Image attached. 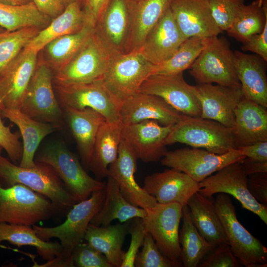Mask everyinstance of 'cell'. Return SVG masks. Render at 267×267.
<instances>
[{"label":"cell","instance_id":"cell-1","mask_svg":"<svg viewBox=\"0 0 267 267\" xmlns=\"http://www.w3.org/2000/svg\"><path fill=\"white\" fill-rule=\"evenodd\" d=\"M0 181L6 186L20 183L48 198L60 210L78 202L49 165L36 162L31 168L17 166L0 156Z\"/></svg>","mask_w":267,"mask_h":267},{"label":"cell","instance_id":"cell-2","mask_svg":"<svg viewBox=\"0 0 267 267\" xmlns=\"http://www.w3.org/2000/svg\"><path fill=\"white\" fill-rule=\"evenodd\" d=\"M105 189L94 191L88 199L75 204L61 224L51 227L32 226L37 235L43 240L48 241L52 238L59 240L63 252L56 258L67 267H74L72 252L84 240L91 219L101 207L105 198Z\"/></svg>","mask_w":267,"mask_h":267},{"label":"cell","instance_id":"cell-3","mask_svg":"<svg viewBox=\"0 0 267 267\" xmlns=\"http://www.w3.org/2000/svg\"><path fill=\"white\" fill-rule=\"evenodd\" d=\"M176 143L205 149L216 154L237 149L233 129L214 120L184 114L164 141L166 146Z\"/></svg>","mask_w":267,"mask_h":267},{"label":"cell","instance_id":"cell-4","mask_svg":"<svg viewBox=\"0 0 267 267\" xmlns=\"http://www.w3.org/2000/svg\"><path fill=\"white\" fill-rule=\"evenodd\" d=\"M214 203L220 218L227 243L242 266L267 267V249L239 222L229 196L218 193Z\"/></svg>","mask_w":267,"mask_h":267},{"label":"cell","instance_id":"cell-5","mask_svg":"<svg viewBox=\"0 0 267 267\" xmlns=\"http://www.w3.org/2000/svg\"><path fill=\"white\" fill-rule=\"evenodd\" d=\"M44 195L20 183L0 182V222L33 226L60 210Z\"/></svg>","mask_w":267,"mask_h":267},{"label":"cell","instance_id":"cell-6","mask_svg":"<svg viewBox=\"0 0 267 267\" xmlns=\"http://www.w3.org/2000/svg\"><path fill=\"white\" fill-rule=\"evenodd\" d=\"M35 161L50 166L78 202L88 199L94 191L105 188L106 182L91 177L63 141L49 143L39 152Z\"/></svg>","mask_w":267,"mask_h":267},{"label":"cell","instance_id":"cell-7","mask_svg":"<svg viewBox=\"0 0 267 267\" xmlns=\"http://www.w3.org/2000/svg\"><path fill=\"white\" fill-rule=\"evenodd\" d=\"M113 55L94 31L73 56L55 72L56 85L87 84L102 79Z\"/></svg>","mask_w":267,"mask_h":267},{"label":"cell","instance_id":"cell-8","mask_svg":"<svg viewBox=\"0 0 267 267\" xmlns=\"http://www.w3.org/2000/svg\"><path fill=\"white\" fill-rule=\"evenodd\" d=\"M153 65L139 49L114 55L101 81L120 106L139 92L143 83L152 75Z\"/></svg>","mask_w":267,"mask_h":267},{"label":"cell","instance_id":"cell-9","mask_svg":"<svg viewBox=\"0 0 267 267\" xmlns=\"http://www.w3.org/2000/svg\"><path fill=\"white\" fill-rule=\"evenodd\" d=\"M190 75L198 84H213L241 88L234 63V53L224 37L210 38L190 67Z\"/></svg>","mask_w":267,"mask_h":267},{"label":"cell","instance_id":"cell-10","mask_svg":"<svg viewBox=\"0 0 267 267\" xmlns=\"http://www.w3.org/2000/svg\"><path fill=\"white\" fill-rule=\"evenodd\" d=\"M53 76L44 60H38L19 110L35 120L60 127L64 115L54 91Z\"/></svg>","mask_w":267,"mask_h":267},{"label":"cell","instance_id":"cell-11","mask_svg":"<svg viewBox=\"0 0 267 267\" xmlns=\"http://www.w3.org/2000/svg\"><path fill=\"white\" fill-rule=\"evenodd\" d=\"M244 157L237 149L216 154L205 149L185 147L168 151L160 161L162 165L182 172L200 182L225 166Z\"/></svg>","mask_w":267,"mask_h":267},{"label":"cell","instance_id":"cell-12","mask_svg":"<svg viewBox=\"0 0 267 267\" xmlns=\"http://www.w3.org/2000/svg\"><path fill=\"white\" fill-rule=\"evenodd\" d=\"M56 96L62 110L91 108L99 112L106 121L121 123L119 105L103 84L94 82L69 85H54Z\"/></svg>","mask_w":267,"mask_h":267},{"label":"cell","instance_id":"cell-13","mask_svg":"<svg viewBox=\"0 0 267 267\" xmlns=\"http://www.w3.org/2000/svg\"><path fill=\"white\" fill-rule=\"evenodd\" d=\"M241 160L225 166L199 182L198 192L209 198L220 193L231 195L243 208L256 214L267 224V205L259 202L250 193L247 176L242 169Z\"/></svg>","mask_w":267,"mask_h":267},{"label":"cell","instance_id":"cell-14","mask_svg":"<svg viewBox=\"0 0 267 267\" xmlns=\"http://www.w3.org/2000/svg\"><path fill=\"white\" fill-rule=\"evenodd\" d=\"M145 210L147 214L141 218L142 221L159 250L171 260L181 261L179 226L182 206L178 203H157L154 207Z\"/></svg>","mask_w":267,"mask_h":267},{"label":"cell","instance_id":"cell-15","mask_svg":"<svg viewBox=\"0 0 267 267\" xmlns=\"http://www.w3.org/2000/svg\"><path fill=\"white\" fill-rule=\"evenodd\" d=\"M132 29L131 1L110 0L94 31L113 55L129 52Z\"/></svg>","mask_w":267,"mask_h":267},{"label":"cell","instance_id":"cell-16","mask_svg":"<svg viewBox=\"0 0 267 267\" xmlns=\"http://www.w3.org/2000/svg\"><path fill=\"white\" fill-rule=\"evenodd\" d=\"M139 92L158 96L180 113L200 117L201 108L192 86L184 79L183 73L152 75L143 83Z\"/></svg>","mask_w":267,"mask_h":267},{"label":"cell","instance_id":"cell-17","mask_svg":"<svg viewBox=\"0 0 267 267\" xmlns=\"http://www.w3.org/2000/svg\"><path fill=\"white\" fill-rule=\"evenodd\" d=\"M192 86L201 106L200 117L233 129L235 110L244 97L241 89L212 84Z\"/></svg>","mask_w":267,"mask_h":267},{"label":"cell","instance_id":"cell-18","mask_svg":"<svg viewBox=\"0 0 267 267\" xmlns=\"http://www.w3.org/2000/svg\"><path fill=\"white\" fill-rule=\"evenodd\" d=\"M137 157L129 144L123 138L116 160L108 169V176L118 183L124 197L134 206L148 209L158 203L155 198L140 187L135 179Z\"/></svg>","mask_w":267,"mask_h":267},{"label":"cell","instance_id":"cell-19","mask_svg":"<svg viewBox=\"0 0 267 267\" xmlns=\"http://www.w3.org/2000/svg\"><path fill=\"white\" fill-rule=\"evenodd\" d=\"M119 115L123 125L154 120L163 126H171L178 123L183 114L158 96L138 92L121 103Z\"/></svg>","mask_w":267,"mask_h":267},{"label":"cell","instance_id":"cell-20","mask_svg":"<svg viewBox=\"0 0 267 267\" xmlns=\"http://www.w3.org/2000/svg\"><path fill=\"white\" fill-rule=\"evenodd\" d=\"M174 126H163L154 120H145L123 125L122 137L137 159L145 163L157 162L168 152L164 141Z\"/></svg>","mask_w":267,"mask_h":267},{"label":"cell","instance_id":"cell-21","mask_svg":"<svg viewBox=\"0 0 267 267\" xmlns=\"http://www.w3.org/2000/svg\"><path fill=\"white\" fill-rule=\"evenodd\" d=\"M170 8L185 39L212 38L222 32L213 16L209 0H171Z\"/></svg>","mask_w":267,"mask_h":267},{"label":"cell","instance_id":"cell-22","mask_svg":"<svg viewBox=\"0 0 267 267\" xmlns=\"http://www.w3.org/2000/svg\"><path fill=\"white\" fill-rule=\"evenodd\" d=\"M142 188L159 204L178 203L183 206L200 186L186 174L171 168L146 176Z\"/></svg>","mask_w":267,"mask_h":267},{"label":"cell","instance_id":"cell-23","mask_svg":"<svg viewBox=\"0 0 267 267\" xmlns=\"http://www.w3.org/2000/svg\"><path fill=\"white\" fill-rule=\"evenodd\" d=\"M38 53L24 48L0 79V98L4 108L19 110L36 69Z\"/></svg>","mask_w":267,"mask_h":267},{"label":"cell","instance_id":"cell-24","mask_svg":"<svg viewBox=\"0 0 267 267\" xmlns=\"http://www.w3.org/2000/svg\"><path fill=\"white\" fill-rule=\"evenodd\" d=\"M185 39L169 7L139 49L149 62L156 65L170 58Z\"/></svg>","mask_w":267,"mask_h":267},{"label":"cell","instance_id":"cell-25","mask_svg":"<svg viewBox=\"0 0 267 267\" xmlns=\"http://www.w3.org/2000/svg\"><path fill=\"white\" fill-rule=\"evenodd\" d=\"M233 53L234 66L244 97L267 108V61L257 54L238 50Z\"/></svg>","mask_w":267,"mask_h":267},{"label":"cell","instance_id":"cell-26","mask_svg":"<svg viewBox=\"0 0 267 267\" xmlns=\"http://www.w3.org/2000/svg\"><path fill=\"white\" fill-rule=\"evenodd\" d=\"M237 148L267 141V110L244 97L235 110L233 128Z\"/></svg>","mask_w":267,"mask_h":267},{"label":"cell","instance_id":"cell-27","mask_svg":"<svg viewBox=\"0 0 267 267\" xmlns=\"http://www.w3.org/2000/svg\"><path fill=\"white\" fill-rule=\"evenodd\" d=\"M63 111L77 143L82 163L84 167L88 168L98 129L106 120L99 112L89 108Z\"/></svg>","mask_w":267,"mask_h":267},{"label":"cell","instance_id":"cell-28","mask_svg":"<svg viewBox=\"0 0 267 267\" xmlns=\"http://www.w3.org/2000/svg\"><path fill=\"white\" fill-rule=\"evenodd\" d=\"M1 115L15 124L22 135L23 152L19 165L27 168L34 167L36 166L35 155L40 142L59 127L35 120L19 109L4 108L1 110Z\"/></svg>","mask_w":267,"mask_h":267},{"label":"cell","instance_id":"cell-29","mask_svg":"<svg viewBox=\"0 0 267 267\" xmlns=\"http://www.w3.org/2000/svg\"><path fill=\"white\" fill-rule=\"evenodd\" d=\"M122 128L121 123L105 121L98 129L88 167L98 180L108 177V167L117 158Z\"/></svg>","mask_w":267,"mask_h":267},{"label":"cell","instance_id":"cell-30","mask_svg":"<svg viewBox=\"0 0 267 267\" xmlns=\"http://www.w3.org/2000/svg\"><path fill=\"white\" fill-rule=\"evenodd\" d=\"M86 23L83 4L79 2L70 3L60 14L51 19L47 26L41 30L24 48L39 52L51 41L78 32Z\"/></svg>","mask_w":267,"mask_h":267},{"label":"cell","instance_id":"cell-31","mask_svg":"<svg viewBox=\"0 0 267 267\" xmlns=\"http://www.w3.org/2000/svg\"><path fill=\"white\" fill-rule=\"evenodd\" d=\"M107 178L103 203L90 224L104 226L110 225L114 220L123 223L134 218H144L146 210L129 202L121 194L117 181L110 176Z\"/></svg>","mask_w":267,"mask_h":267},{"label":"cell","instance_id":"cell-32","mask_svg":"<svg viewBox=\"0 0 267 267\" xmlns=\"http://www.w3.org/2000/svg\"><path fill=\"white\" fill-rule=\"evenodd\" d=\"M130 222L104 226L89 223L84 239L103 254L113 267H121L125 254L122 247Z\"/></svg>","mask_w":267,"mask_h":267},{"label":"cell","instance_id":"cell-33","mask_svg":"<svg viewBox=\"0 0 267 267\" xmlns=\"http://www.w3.org/2000/svg\"><path fill=\"white\" fill-rule=\"evenodd\" d=\"M187 205L193 223L204 239L215 247L227 243L213 198H208L198 191L191 196Z\"/></svg>","mask_w":267,"mask_h":267},{"label":"cell","instance_id":"cell-34","mask_svg":"<svg viewBox=\"0 0 267 267\" xmlns=\"http://www.w3.org/2000/svg\"><path fill=\"white\" fill-rule=\"evenodd\" d=\"M171 0L131 1L132 29L129 52L141 46L148 33L170 7Z\"/></svg>","mask_w":267,"mask_h":267},{"label":"cell","instance_id":"cell-35","mask_svg":"<svg viewBox=\"0 0 267 267\" xmlns=\"http://www.w3.org/2000/svg\"><path fill=\"white\" fill-rule=\"evenodd\" d=\"M3 241L19 247H35L41 258L47 261L60 257L63 252L60 243L43 240L28 225L0 222V243Z\"/></svg>","mask_w":267,"mask_h":267},{"label":"cell","instance_id":"cell-36","mask_svg":"<svg viewBox=\"0 0 267 267\" xmlns=\"http://www.w3.org/2000/svg\"><path fill=\"white\" fill-rule=\"evenodd\" d=\"M182 226L179 232L180 260L183 267H197L203 258L215 246L199 233L193 223L187 205L182 206Z\"/></svg>","mask_w":267,"mask_h":267},{"label":"cell","instance_id":"cell-37","mask_svg":"<svg viewBox=\"0 0 267 267\" xmlns=\"http://www.w3.org/2000/svg\"><path fill=\"white\" fill-rule=\"evenodd\" d=\"M267 24V0H255L244 4L230 27L227 35L242 44L262 32Z\"/></svg>","mask_w":267,"mask_h":267},{"label":"cell","instance_id":"cell-38","mask_svg":"<svg viewBox=\"0 0 267 267\" xmlns=\"http://www.w3.org/2000/svg\"><path fill=\"white\" fill-rule=\"evenodd\" d=\"M94 27L86 23L78 32L58 37L48 43L44 61L55 72L67 63L81 47Z\"/></svg>","mask_w":267,"mask_h":267},{"label":"cell","instance_id":"cell-39","mask_svg":"<svg viewBox=\"0 0 267 267\" xmlns=\"http://www.w3.org/2000/svg\"><path fill=\"white\" fill-rule=\"evenodd\" d=\"M51 20L39 10L33 1L21 5L0 3V27L6 31L31 27L42 29Z\"/></svg>","mask_w":267,"mask_h":267},{"label":"cell","instance_id":"cell-40","mask_svg":"<svg viewBox=\"0 0 267 267\" xmlns=\"http://www.w3.org/2000/svg\"><path fill=\"white\" fill-rule=\"evenodd\" d=\"M210 38L191 37L186 39L169 59L153 65L152 75H175L189 69Z\"/></svg>","mask_w":267,"mask_h":267},{"label":"cell","instance_id":"cell-41","mask_svg":"<svg viewBox=\"0 0 267 267\" xmlns=\"http://www.w3.org/2000/svg\"><path fill=\"white\" fill-rule=\"evenodd\" d=\"M41 30L31 27L0 33V79L28 43Z\"/></svg>","mask_w":267,"mask_h":267},{"label":"cell","instance_id":"cell-42","mask_svg":"<svg viewBox=\"0 0 267 267\" xmlns=\"http://www.w3.org/2000/svg\"><path fill=\"white\" fill-rule=\"evenodd\" d=\"M142 249L137 253L135 261L136 267H183L181 261H172L164 256L159 250L151 235L147 232Z\"/></svg>","mask_w":267,"mask_h":267},{"label":"cell","instance_id":"cell-43","mask_svg":"<svg viewBox=\"0 0 267 267\" xmlns=\"http://www.w3.org/2000/svg\"><path fill=\"white\" fill-rule=\"evenodd\" d=\"M246 0H209L213 16L220 29L226 31Z\"/></svg>","mask_w":267,"mask_h":267},{"label":"cell","instance_id":"cell-44","mask_svg":"<svg viewBox=\"0 0 267 267\" xmlns=\"http://www.w3.org/2000/svg\"><path fill=\"white\" fill-rule=\"evenodd\" d=\"M74 267H113L106 257L88 243L81 242L71 254Z\"/></svg>","mask_w":267,"mask_h":267},{"label":"cell","instance_id":"cell-45","mask_svg":"<svg viewBox=\"0 0 267 267\" xmlns=\"http://www.w3.org/2000/svg\"><path fill=\"white\" fill-rule=\"evenodd\" d=\"M146 233L141 218H134L130 220L128 233L131 235V242L128 250L125 252L121 267H134L136 256L143 245Z\"/></svg>","mask_w":267,"mask_h":267},{"label":"cell","instance_id":"cell-46","mask_svg":"<svg viewBox=\"0 0 267 267\" xmlns=\"http://www.w3.org/2000/svg\"><path fill=\"white\" fill-rule=\"evenodd\" d=\"M198 267H242L231 252L227 243L216 246L201 261Z\"/></svg>","mask_w":267,"mask_h":267},{"label":"cell","instance_id":"cell-47","mask_svg":"<svg viewBox=\"0 0 267 267\" xmlns=\"http://www.w3.org/2000/svg\"><path fill=\"white\" fill-rule=\"evenodd\" d=\"M1 117V110L0 109V145L6 151L13 162H20L23 145L19 141V135L12 133L9 127L4 125Z\"/></svg>","mask_w":267,"mask_h":267},{"label":"cell","instance_id":"cell-48","mask_svg":"<svg viewBox=\"0 0 267 267\" xmlns=\"http://www.w3.org/2000/svg\"><path fill=\"white\" fill-rule=\"evenodd\" d=\"M247 188L259 202L267 204V173H258L247 176Z\"/></svg>","mask_w":267,"mask_h":267},{"label":"cell","instance_id":"cell-49","mask_svg":"<svg viewBox=\"0 0 267 267\" xmlns=\"http://www.w3.org/2000/svg\"><path fill=\"white\" fill-rule=\"evenodd\" d=\"M242 44L241 49L243 51L255 53L267 61V24L262 32L253 36Z\"/></svg>","mask_w":267,"mask_h":267},{"label":"cell","instance_id":"cell-50","mask_svg":"<svg viewBox=\"0 0 267 267\" xmlns=\"http://www.w3.org/2000/svg\"><path fill=\"white\" fill-rule=\"evenodd\" d=\"M110 1V0H85L83 10L86 23L94 27Z\"/></svg>","mask_w":267,"mask_h":267},{"label":"cell","instance_id":"cell-51","mask_svg":"<svg viewBox=\"0 0 267 267\" xmlns=\"http://www.w3.org/2000/svg\"><path fill=\"white\" fill-rule=\"evenodd\" d=\"M237 149L246 157L258 161L267 162V141H260L249 145L239 146Z\"/></svg>","mask_w":267,"mask_h":267},{"label":"cell","instance_id":"cell-52","mask_svg":"<svg viewBox=\"0 0 267 267\" xmlns=\"http://www.w3.org/2000/svg\"><path fill=\"white\" fill-rule=\"evenodd\" d=\"M39 10L52 19L60 14L65 7L60 0H33Z\"/></svg>","mask_w":267,"mask_h":267},{"label":"cell","instance_id":"cell-53","mask_svg":"<svg viewBox=\"0 0 267 267\" xmlns=\"http://www.w3.org/2000/svg\"><path fill=\"white\" fill-rule=\"evenodd\" d=\"M242 169L248 176L258 173H267V162L256 161L245 157L241 161Z\"/></svg>","mask_w":267,"mask_h":267},{"label":"cell","instance_id":"cell-54","mask_svg":"<svg viewBox=\"0 0 267 267\" xmlns=\"http://www.w3.org/2000/svg\"><path fill=\"white\" fill-rule=\"evenodd\" d=\"M32 1L33 0H0V3L9 5H21Z\"/></svg>","mask_w":267,"mask_h":267},{"label":"cell","instance_id":"cell-55","mask_svg":"<svg viewBox=\"0 0 267 267\" xmlns=\"http://www.w3.org/2000/svg\"><path fill=\"white\" fill-rule=\"evenodd\" d=\"M63 5L66 7L68 5L73 2H79L84 5L85 0H60Z\"/></svg>","mask_w":267,"mask_h":267},{"label":"cell","instance_id":"cell-56","mask_svg":"<svg viewBox=\"0 0 267 267\" xmlns=\"http://www.w3.org/2000/svg\"><path fill=\"white\" fill-rule=\"evenodd\" d=\"M4 109V106H3L2 103H1V100H0V110H3Z\"/></svg>","mask_w":267,"mask_h":267},{"label":"cell","instance_id":"cell-57","mask_svg":"<svg viewBox=\"0 0 267 267\" xmlns=\"http://www.w3.org/2000/svg\"><path fill=\"white\" fill-rule=\"evenodd\" d=\"M5 31L4 29L0 27V33L2 32L3 31Z\"/></svg>","mask_w":267,"mask_h":267},{"label":"cell","instance_id":"cell-58","mask_svg":"<svg viewBox=\"0 0 267 267\" xmlns=\"http://www.w3.org/2000/svg\"><path fill=\"white\" fill-rule=\"evenodd\" d=\"M2 149V147L0 145V156H1L0 154Z\"/></svg>","mask_w":267,"mask_h":267},{"label":"cell","instance_id":"cell-59","mask_svg":"<svg viewBox=\"0 0 267 267\" xmlns=\"http://www.w3.org/2000/svg\"><path fill=\"white\" fill-rule=\"evenodd\" d=\"M130 0V1H134L138 0Z\"/></svg>","mask_w":267,"mask_h":267}]
</instances>
